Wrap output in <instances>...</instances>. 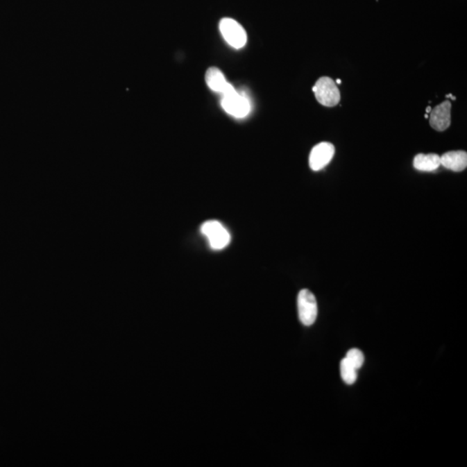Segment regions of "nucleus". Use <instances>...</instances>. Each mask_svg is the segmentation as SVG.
Here are the masks:
<instances>
[{"label": "nucleus", "mask_w": 467, "mask_h": 467, "mask_svg": "<svg viewBox=\"0 0 467 467\" xmlns=\"http://www.w3.org/2000/svg\"><path fill=\"white\" fill-rule=\"evenodd\" d=\"M219 28L224 40L230 46L241 49L247 43V34L237 21L226 17L221 20Z\"/></svg>", "instance_id": "5"}, {"label": "nucleus", "mask_w": 467, "mask_h": 467, "mask_svg": "<svg viewBox=\"0 0 467 467\" xmlns=\"http://www.w3.org/2000/svg\"><path fill=\"white\" fill-rule=\"evenodd\" d=\"M222 107L228 114L235 118H244L251 112V106L247 97L239 94L231 84H228L222 93Z\"/></svg>", "instance_id": "1"}, {"label": "nucleus", "mask_w": 467, "mask_h": 467, "mask_svg": "<svg viewBox=\"0 0 467 467\" xmlns=\"http://www.w3.org/2000/svg\"><path fill=\"white\" fill-rule=\"evenodd\" d=\"M312 91H314L316 99L325 107H335L341 99L336 83L328 76L319 78L312 87Z\"/></svg>", "instance_id": "2"}, {"label": "nucleus", "mask_w": 467, "mask_h": 467, "mask_svg": "<svg viewBox=\"0 0 467 467\" xmlns=\"http://www.w3.org/2000/svg\"><path fill=\"white\" fill-rule=\"evenodd\" d=\"M445 97H451L452 100H456V98L455 96H452V94H448V96H445Z\"/></svg>", "instance_id": "13"}, {"label": "nucleus", "mask_w": 467, "mask_h": 467, "mask_svg": "<svg viewBox=\"0 0 467 467\" xmlns=\"http://www.w3.org/2000/svg\"><path fill=\"white\" fill-rule=\"evenodd\" d=\"M450 101H445L431 110L430 122L432 128L436 131L443 132L451 125Z\"/></svg>", "instance_id": "7"}, {"label": "nucleus", "mask_w": 467, "mask_h": 467, "mask_svg": "<svg viewBox=\"0 0 467 467\" xmlns=\"http://www.w3.org/2000/svg\"><path fill=\"white\" fill-rule=\"evenodd\" d=\"M205 79L207 85L209 86L210 89L217 93L222 94L229 84L223 72L215 67L207 70Z\"/></svg>", "instance_id": "10"}, {"label": "nucleus", "mask_w": 467, "mask_h": 467, "mask_svg": "<svg viewBox=\"0 0 467 467\" xmlns=\"http://www.w3.org/2000/svg\"><path fill=\"white\" fill-rule=\"evenodd\" d=\"M340 373H341L342 379L346 384L353 385L356 382L357 370L349 363L346 357L340 363Z\"/></svg>", "instance_id": "11"}, {"label": "nucleus", "mask_w": 467, "mask_h": 467, "mask_svg": "<svg viewBox=\"0 0 467 467\" xmlns=\"http://www.w3.org/2000/svg\"><path fill=\"white\" fill-rule=\"evenodd\" d=\"M201 231L208 239L210 247L216 251L226 248L230 242V235L219 221H207L203 224Z\"/></svg>", "instance_id": "3"}, {"label": "nucleus", "mask_w": 467, "mask_h": 467, "mask_svg": "<svg viewBox=\"0 0 467 467\" xmlns=\"http://www.w3.org/2000/svg\"><path fill=\"white\" fill-rule=\"evenodd\" d=\"M335 153V147L330 142H321L312 149L309 157V164L311 169L319 171L331 162Z\"/></svg>", "instance_id": "6"}, {"label": "nucleus", "mask_w": 467, "mask_h": 467, "mask_svg": "<svg viewBox=\"0 0 467 467\" xmlns=\"http://www.w3.org/2000/svg\"><path fill=\"white\" fill-rule=\"evenodd\" d=\"M346 359L357 370H359L364 363V356L363 353L358 349H351L346 353Z\"/></svg>", "instance_id": "12"}, {"label": "nucleus", "mask_w": 467, "mask_h": 467, "mask_svg": "<svg viewBox=\"0 0 467 467\" xmlns=\"http://www.w3.org/2000/svg\"><path fill=\"white\" fill-rule=\"evenodd\" d=\"M297 302L298 318L302 324L307 326L314 325L318 316V304L314 294L308 289L301 290Z\"/></svg>", "instance_id": "4"}, {"label": "nucleus", "mask_w": 467, "mask_h": 467, "mask_svg": "<svg viewBox=\"0 0 467 467\" xmlns=\"http://www.w3.org/2000/svg\"><path fill=\"white\" fill-rule=\"evenodd\" d=\"M441 166L454 171H464L467 167V153L464 151H451L441 157Z\"/></svg>", "instance_id": "8"}, {"label": "nucleus", "mask_w": 467, "mask_h": 467, "mask_svg": "<svg viewBox=\"0 0 467 467\" xmlns=\"http://www.w3.org/2000/svg\"><path fill=\"white\" fill-rule=\"evenodd\" d=\"M425 118L428 119V115H427V114H425Z\"/></svg>", "instance_id": "16"}, {"label": "nucleus", "mask_w": 467, "mask_h": 467, "mask_svg": "<svg viewBox=\"0 0 467 467\" xmlns=\"http://www.w3.org/2000/svg\"><path fill=\"white\" fill-rule=\"evenodd\" d=\"M342 83V82H341V80H340V79L337 80V83L340 84V83Z\"/></svg>", "instance_id": "15"}, {"label": "nucleus", "mask_w": 467, "mask_h": 467, "mask_svg": "<svg viewBox=\"0 0 467 467\" xmlns=\"http://www.w3.org/2000/svg\"><path fill=\"white\" fill-rule=\"evenodd\" d=\"M431 110H432V108H431L430 107H428V108H427V113H430V112H431Z\"/></svg>", "instance_id": "14"}, {"label": "nucleus", "mask_w": 467, "mask_h": 467, "mask_svg": "<svg viewBox=\"0 0 467 467\" xmlns=\"http://www.w3.org/2000/svg\"><path fill=\"white\" fill-rule=\"evenodd\" d=\"M441 166V156L438 154H417L414 159V167L421 171H433Z\"/></svg>", "instance_id": "9"}]
</instances>
